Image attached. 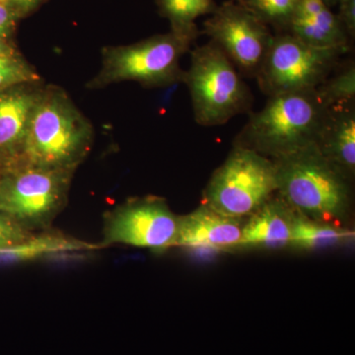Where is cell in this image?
Here are the masks:
<instances>
[{
  "instance_id": "obj_16",
  "label": "cell",
  "mask_w": 355,
  "mask_h": 355,
  "mask_svg": "<svg viewBox=\"0 0 355 355\" xmlns=\"http://www.w3.org/2000/svg\"><path fill=\"white\" fill-rule=\"evenodd\" d=\"M99 248V245L91 244L62 233L44 230L33 233L24 242L2 252L0 258L16 263H27L53 254L88 252Z\"/></svg>"
},
{
  "instance_id": "obj_18",
  "label": "cell",
  "mask_w": 355,
  "mask_h": 355,
  "mask_svg": "<svg viewBox=\"0 0 355 355\" xmlns=\"http://www.w3.org/2000/svg\"><path fill=\"white\" fill-rule=\"evenodd\" d=\"M157 3L161 15L169 20L171 30L182 32H200L196 20L214 13L217 7L214 0H157Z\"/></svg>"
},
{
  "instance_id": "obj_3",
  "label": "cell",
  "mask_w": 355,
  "mask_h": 355,
  "mask_svg": "<svg viewBox=\"0 0 355 355\" xmlns=\"http://www.w3.org/2000/svg\"><path fill=\"white\" fill-rule=\"evenodd\" d=\"M273 162L277 193L294 211L328 224L347 216L352 202L350 178L324 158L316 146Z\"/></svg>"
},
{
  "instance_id": "obj_24",
  "label": "cell",
  "mask_w": 355,
  "mask_h": 355,
  "mask_svg": "<svg viewBox=\"0 0 355 355\" xmlns=\"http://www.w3.org/2000/svg\"><path fill=\"white\" fill-rule=\"evenodd\" d=\"M18 19L19 18L16 14L3 2L0 1V39L9 41L15 31Z\"/></svg>"
},
{
  "instance_id": "obj_2",
  "label": "cell",
  "mask_w": 355,
  "mask_h": 355,
  "mask_svg": "<svg viewBox=\"0 0 355 355\" xmlns=\"http://www.w3.org/2000/svg\"><path fill=\"white\" fill-rule=\"evenodd\" d=\"M327 109L316 90L270 96L261 111L250 114L234 146L273 161L297 153L316 144Z\"/></svg>"
},
{
  "instance_id": "obj_26",
  "label": "cell",
  "mask_w": 355,
  "mask_h": 355,
  "mask_svg": "<svg viewBox=\"0 0 355 355\" xmlns=\"http://www.w3.org/2000/svg\"><path fill=\"white\" fill-rule=\"evenodd\" d=\"M16 53H18L17 51L10 44V42L0 39V55H12Z\"/></svg>"
},
{
  "instance_id": "obj_23",
  "label": "cell",
  "mask_w": 355,
  "mask_h": 355,
  "mask_svg": "<svg viewBox=\"0 0 355 355\" xmlns=\"http://www.w3.org/2000/svg\"><path fill=\"white\" fill-rule=\"evenodd\" d=\"M338 12L336 13L343 29L350 40L355 37V0H338Z\"/></svg>"
},
{
  "instance_id": "obj_25",
  "label": "cell",
  "mask_w": 355,
  "mask_h": 355,
  "mask_svg": "<svg viewBox=\"0 0 355 355\" xmlns=\"http://www.w3.org/2000/svg\"><path fill=\"white\" fill-rule=\"evenodd\" d=\"M0 1L8 6L20 19L34 12L43 3L44 0H0Z\"/></svg>"
},
{
  "instance_id": "obj_17",
  "label": "cell",
  "mask_w": 355,
  "mask_h": 355,
  "mask_svg": "<svg viewBox=\"0 0 355 355\" xmlns=\"http://www.w3.org/2000/svg\"><path fill=\"white\" fill-rule=\"evenodd\" d=\"M349 235L334 224L311 220L296 212L292 222L291 244L301 249H319L340 244Z\"/></svg>"
},
{
  "instance_id": "obj_20",
  "label": "cell",
  "mask_w": 355,
  "mask_h": 355,
  "mask_svg": "<svg viewBox=\"0 0 355 355\" xmlns=\"http://www.w3.org/2000/svg\"><path fill=\"white\" fill-rule=\"evenodd\" d=\"M236 2L266 26L277 30V33H282L286 32L298 0H236Z\"/></svg>"
},
{
  "instance_id": "obj_8",
  "label": "cell",
  "mask_w": 355,
  "mask_h": 355,
  "mask_svg": "<svg viewBox=\"0 0 355 355\" xmlns=\"http://www.w3.org/2000/svg\"><path fill=\"white\" fill-rule=\"evenodd\" d=\"M349 51L314 48L289 33H277L256 77L261 90L268 97L315 90Z\"/></svg>"
},
{
  "instance_id": "obj_9",
  "label": "cell",
  "mask_w": 355,
  "mask_h": 355,
  "mask_svg": "<svg viewBox=\"0 0 355 355\" xmlns=\"http://www.w3.org/2000/svg\"><path fill=\"white\" fill-rule=\"evenodd\" d=\"M179 218L164 198H130L104 214L99 246L127 245L165 251L176 246Z\"/></svg>"
},
{
  "instance_id": "obj_15",
  "label": "cell",
  "mask_w": 355,
  "mask_h": 355,
  "mask_svg": "<svg viewBox=\"0 0 355 355\" xmlns=\"http://www.w3.org/2000/svg\"><path fill=\"white\" fill-rule=\"evenodd\" d=\"M295 214L279 196L270 198L243 225L241 246L280 248L291 244Z\"/></svg>"
},
{
  "instance_id": "obj_5",
  "label": "cell",
  "mask_w": 355,
  "mask_h": 355,
  "mask_svg": "<svg viewBox=\"0 0 355 355\" xmlns=\"http://www.w3.org/2000/svg\"><path fill=\"white\" fill-rule=\"evenodd\" d=\"M183 83L190 90L195 120L202 127L224 125L251 108V91L241 72L212 42L191 51Z\"/></svg>"
},
{
  "instance_id": "obj_1",
  "label": "cell",
  "mask_w": 355,
  "mask_h": 355,
  "mask_svg": "<svg viewBox=\"0 0 355 355\" xmlns=\"http://www.w3.org/2000/svg\"><path fill=\"white\" fill-rule=\"evenodd\" d=\"M93 141L92 125L64 89L43 86L17 165L76 172L90 153Z\"/></svg>"
},
{
  "instance_id": "obj_6",
  "label": "cell",
  "mask_w": 355,
  "mask_h": 355,
  "mask_svg": "<svg viewBox=\"0 0 355 355\" xmlns=\"http://www.w3.org/2000/svg\"><path fill=\"white\" fill-rule=\"evenodd\" d=\"M73 171L17 165L0 178V212L31 233L48 230L67 207Z\"/></svg>"
},
{
  "instance_id": "obj_14",
  "label": "cell",
  "mask_w": 355,
  "mask_h": 355,
  "mask_svg": "<svg viewBox=\"0 0 355 355\" xmlns=\"http://www.w3.org/2000/svg\"><path fill=\"white\" fill-rule=\"evenodd\" d=\"M315 146L324 158L352 178L355 170V103L327 109Z\"/></svg>"
},
{
  "instance_id": "obj_10",
  "label": "cell",
  "mask_w": 355,
  "mask_h": 355,
  "mask_svg": "<svg viewBox=\"0 0 355 355\" xmlns=\"http://www.w3.org/2000/svg\"><path fill=\"white\" fill-rule=\"evenodd\" d=\"M202 33L227 55L240 72L254 77L273 38L268 26L233 1L216 7L203 23Z\"/></svg>"
},
{
  "instance_id": "obj_22",
  "label": "cell",
  "mask_w": 355,
  "mask_h": 355,
  "mask_svg": "<svg viewBox=\"0 0 355 355\" xmlns=\"http://www.w3.org/2000/svg\"><path fill=\"white\" fill-rule=\"evenodd\" d=\"M32 234L10 217L0 212V253L17 246Z\"/></svg>"
},
{
  "instance_id": "obj_28",
  "label": "cell",
  "mask_w": 355,
  "mask_h": 355,
  "mask_svg": "<svg viewBox=\"0 0 355 355\" xmlns=\"http://www.w3.org/2000/svg\"><path fill=\"white\" fill-rule=\"evenodd\" d=\"M322 1L324 2V3H326L327 6L331 8V7L336 6V3H338V0H322Z\"/></svg>"
},
{
  "instance_id": "obj_12",
  "label": "cell",
  "mask_w": 355,
  "mask_h": 355,
  "mask_svg": "<svg viewBox=\"0 0 355 355\" xmlns=\"http://www.w3.org/2000/svg\"><path fill=\"white\" fill-rule=\"evenodd\" d=\"M242 219L219 214L202 203L180 216L176 246L224 250L241 246Z\"/></svg>"
},
{
  "instance_id": "obj_4",
  "label": "cell",
  "mask_w": 355,
  "mask_h": 355,
  "mask_svg": "<svg viewBox=\"0 0 355 355\" xmlns=\"http://www.w3.org/2000/svg\"><path fill=\"white\" fill-rule=\"evenodd\" d=\"M200 34L170 30L127 46H106L102 51L101 69L87 87L104 88L123 81L164 87L183 81L180 62Z\"/></svg>"
},
{
  "instance_id": "obj_27",
  "label": "cell",
  "mask_w": 355,
  "mask_h": 355,
  "mask_svg": "<svg viewBox=\"0 0 355 355\" xmlns=\"http://www.w3.org/2000/svg\"><path fill=\"white\" fill-rule=\"evenodd\" d=\"M6 171V165L4 163V161L2 160V158L0 157V178L2 177V175L4 174V172Z\"/></svg>"
},
{
  "instance_id": "obj_21",
  "label": "cell",
  "mask_w": 355,
  "mask_h": 355,
  "mask_svg": "<svg viewBox=\"0 0 355 355\" xmlns=\"http://www.w3.org/2000/svg\"><path fill=\"white\" fill-rule=\"evenodd\" d=\"M39 74L34 67L16 53L0 55V91L23 83H39Z\"/></svg>"
},
{
  "instance_id": "obj_19",
  "label": "cell",
  "mask_w": 355,
  "mask_h": 355,
  "mask_svg": "<svg viewBox=\"0 0 355 355\" xmlns=\"http://www.w3.org/2000/svg\"><path fill=\"white\" fill-rule=\"evenodd\" d=\"M320 101L326 108L355 102V65L349 62L336 65L330 76L316 89Z\"/></svg>"
},
{
  "instance_id": "obj_7",
  "label": "cell",
  "mask_w": 355,
  "mask_h": 355,
  "mask_svg": "<svg viewBox=\"0 0 355 355\" xmlns=\"http://www.w3.org/2000/svg\"><path fill=\"white\" fill-rule=\"evenodd\" d=\"M277 190V166L272 159L234 146L210 178L203 203L223 216L243 219L260 209Z\"/></svg>"
},
{
  "instance_id": "obj_11",
  "label": "cell",
  "mask_w": 355,
  "mask_h": 355,
  "mask_svg": "<svg viewBox=\"0 0 355 355\" xmlns=\"http://www.w3.org/2000/svg\"><path fill=\"white\" fill-rule=\"evenodd\" d=\"M43 85L23 83L0 91V157L6 170L18 164L21 149Z\"/></svg>"
},
{
  "instance_id": "obj_13",
  "label": "cell",
  "mask_w": 355,
  "mask_h": 355,
  "mask_svg": "<svg viewBox=\"0 0 355 355\" xmlns=\"http://www.w3.org/2000/svg\"><path fill=\"white\" fill-rule=\"evenodd\" d=\"M286 33L314 48L349 51L352 46L338 16L322 0H298Z\"/></svg>"
}]
</instances>
